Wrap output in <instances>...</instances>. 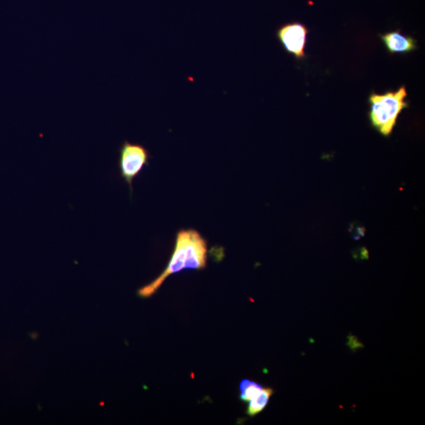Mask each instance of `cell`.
I'll list each match as a JSON object with an SVG mask.
<instances>
[{
  "instance_id": "cell-2",
  "label": "cell",
  "mask_w": 425,
  "mask_h": 425,
  "mask_svg": "<svg viewBox=\"0 0 425 425\" xmlns=\"http://www.w3.org/2000/svg\"><path fill=\"white\" fill-rule=\"evenodd\" d=\"M408 96L404 85L397 91H388L385 94L372 92L369 96V119L375 131L384 137H389L396 125L398 115L409 107V103L405 101Z\"/></svg>"
},
{
  "instance_id": "cell-4",
  "label": "cell",
  "mask_w": 425,
  "mask_h": 425,
  "mask_svg": "<svg viewBox=\"0 0 425 425\" xmlns=\"http://www.w3.org/2000/svg\"><path fill=\"white\" fill-rule=\"evenodd\" d=\"M309 30L305 24L298 22L283 24L276 31L277 39L289 54L299 60L306 57L305 47Z\"/></svg>"
},
{
  "instance_id": "cell-3",
  "label": "cell",
  "mask_w": 425,
  "mask_h": 425,
  "mask_svg": "<svg viewBox=\"0 0 425 425\" xmlns=\"http://www.w3.org/2000/svg\"><path fill=\"white\" fill-rule=\"evenodd\" d=\"M151 156L149 150L140 144L131 143L126 140L119 149L120 177L133 193V181L138 177L145 166L149 165Z\"/></svg>"
},
{
  "instance_id": "cell-7",
  "label": "cell",
  "mask_w": 425,
  "mask_h": 425,
  "mask_svg": "<svg viewBox=\"0 0 425 425\" xmlns=\"http://www.w3.org/2000/svg\"><path fill=\"white\" fill-rule=\"evenodd\" d=\"M262 386L255 383L254 381H251L248 379H244L241 381L239 385L240 399L244 403H248L251 399L253 398L262 389Z\"/></svg>"
},
{
  "instance_id": "cell-6",
  "label": "cell",
  "mask_w": 425,
  "mask_h": 425,
  "mask_svg": "<svg viewBox=\"0 0 425 425\" xmlns=\"http://www.w3.org/2000/svg\"><path fill=\"white\" fill-rule=\"evenodd\" d=\"M273 394L274 390L271 388H262L257 396L250 400L246 414L250 417H255L260 414L267 408L269 398L273 396Z\"/></svg>"
},
{
  "instance_id": "cell-1",
  "label": "cell",
  "mask_w": 425,
  "mask_h": 425,
  "mask_svg": "<svg viewBox=\"0 0 425 425\" xmlns=\"http://www.w3.org/2000/svg\"><path fill=\"white\" fill-rule=\"evenodd\" d=\"M207 261V241L195 230H182L177 233L174 252L167 267L157 279L140 289L141 298H149L156 294L164 281L172 274L183 269H205Z\"/></svg>"
},
{
  "instance_id": "cell-5",
  "label": "cell",
  "mask_w": 425,
  "mask_h": 425,
  "mask_svg": "<svg viewBox=\"0 0 425 425\" xmlns=\"http://www.w3.org/2000/svg\"><path fill=\"white\" fill-rule=\"evenodd\" d=\"M387 50L390 54H408L417 50V40L410 36H406L399 30L380 36Z\"/></svg>"
}]
</instances>
